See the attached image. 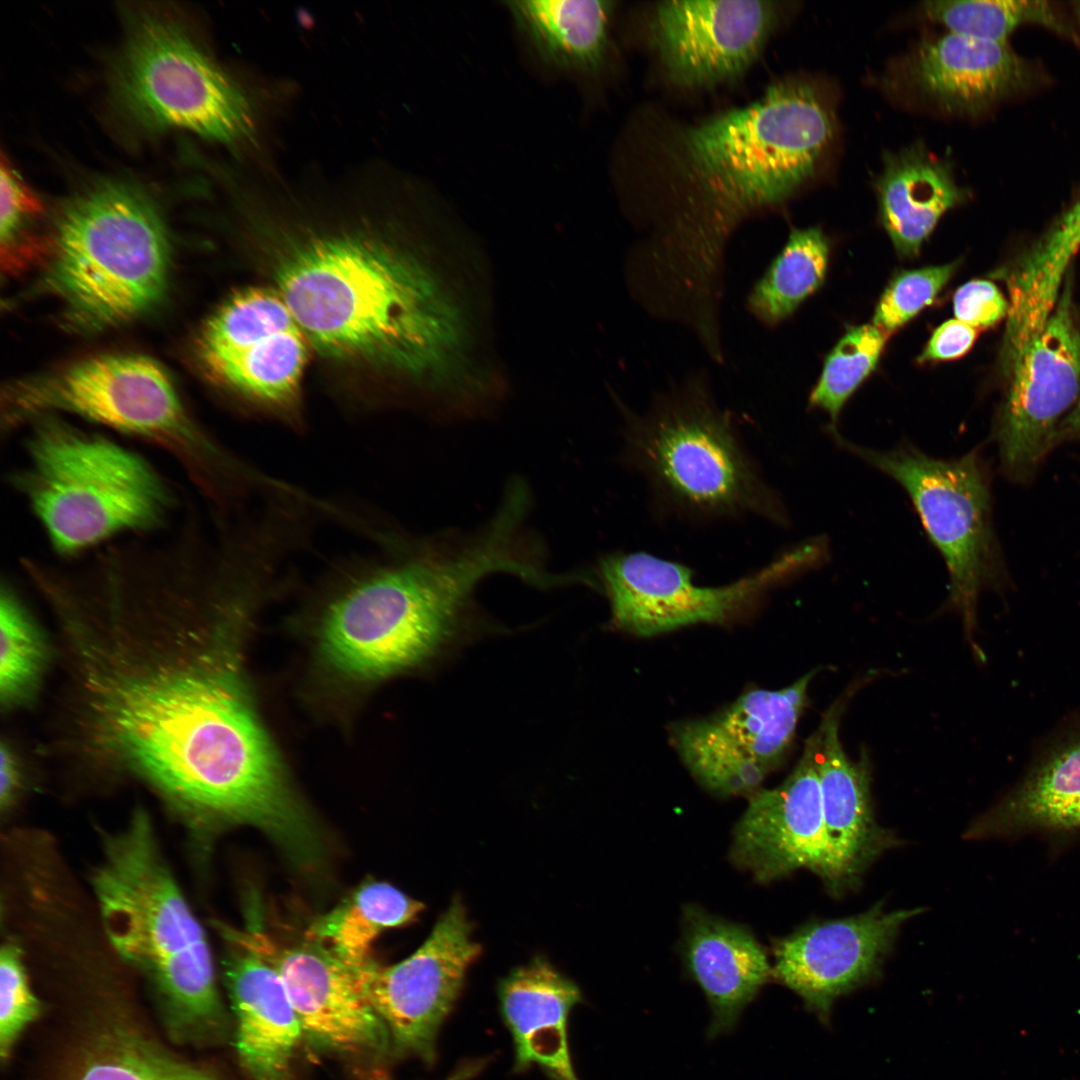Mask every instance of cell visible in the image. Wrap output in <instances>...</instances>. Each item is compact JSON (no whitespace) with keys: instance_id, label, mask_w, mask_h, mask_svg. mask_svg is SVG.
Listing matches in <instances>:
<instances>
[{"instance_id":"6da1fadb","label":"cell","mask_w":1080,"mask_h":1080,"mask_svg":"<svg viewBox=\"0 0 1080 1080\" xmlns=\"http://www.w3.org/2000/svg\"><path fill=\"white\" fill-rule=\"evenodd\" d=\"M492 280L478 241L443 225L414 244L312 236L276 268L280 295L321 354L396 373L447 420L486 416L508 391Z\"/></svg>"},{"instance_id":"7a4b0ae2","label":"cell","mask_w":1080,"mask_h":1080,"mask_svg":"<svg viewBox=\"0 0 1080 1080\" xmlns=\"http://www.w3.org/2000/svg\"><path fill=\"white\" fill-rule=\"evenodd\" d=\"M173 633L135 649L113 632L78 644L94 744L183 807L206 818L231 813L267 783L273 749L230 672L184 640L182 590H166Z\"/></svg>"},{"instance_id":"3957f363","label":"cell","mask_w":1080,"mask_h":1080,"mask_svg":"<svg viewBox=\"0 0 1080 1080\" xmlns=\"http://www.w3.org/2000/svg\"><path fill=\"white\" fill-rule=\"evenodd\" d=\"M376 543L375 552L333 567L320 618L325 656L357 677L391 675L441 654L479 582L497 573L519 578L528 564L518 532L498 517L468 533L384 531Z\"/></svg>"},{"instance_id":"277c9868","label":"cell","mask_w":1080,"mask_h":1080,"mask_svg":"<svg viewBox=\"0 0 1080 1080\" xmlns=\"http://www.w3.org/2000/svg\"><path fill=\"white\" fill-rule=\"evenodd\" d=\"M835 132L831 97L803 79L778 81L754 102L683 129V161L704 200L673 252L678 265L720 279L732 229L813 177Z\"/></svg>"},{"instance_id":"5b68a950","label":"cell","mask_w":1080,"mask_h":1080,"mask_svg":"<svg viewBox=\"0 0 1080 1080\" xmlns=\"http://www.w3.org/2000/svg\"><path fill=\"white\" fill-rule=\"evenodd\" d=\"M68 413L165 452L211 510H226L252 489L257 470L190 414L169 376L151 358L107 354L9 384L1 396V434Z\"/></svg>"},{"instance_id":"8992f818","label":"cell","mask_w":1080,"mask_h":1080,"mask_svg":"<svg viewBox=\"0 0 1080 1080\" xmlns=\"http://www.w3.org/2000/svg\"><path fill=\"white\" fill-rule=\"evenodd\" d=\"M25 428L24 461L9 483L57 555L72 558L120 535L160 532L179 509L169 481L118 442L56 415Z\"/></svg>"},{"instance_id":"52a82bcc","label":"cell","mask_w":1080,"mask_h":1080,"mask_svg":"<svg viewBox=\"0 0 1080 1080\" xmlns=\"http://www.w3.org/2000/svg\"><path fill=\"white\" fill-rule=\"evenodd\" d=\"M92 882L112 945L152 980L175 1025L202 1033L220 1029L224 1007L205 933L144 812L106 838Z\"/></svg>"},{"instance_id":"ba28073f","label":"cell","mask_w":1080,"mask_h":1080,"mask_svg":"<svg viewBox=\"0 0 1080 1080\" xmlns=\"http://www.w3.org/2000/svg\"><path fill=\"white\" fill-rule=\"evenodd\" d=\"M626 419L625 458L671 513L701 522L750 515L788 523L730 413L703 383L692 381Z\"/></svg>"},{"instance_id":"9c48e42d","label":"cell","mask_w":1080,"mask_h":1080,"mask_svg":"<svg viewBox=\"0 0 1080 1080\" xmlns=\"http://www.w3.org/2000/svg\"><path fill=\"white\" fill-rule=\"evenodd\" d=\"M45 283L69 321L96 331L149 311L167 283L169 241L153 203L104 182L70 200L55 227Z\"/></svg>"},{"instance_id":"30bf717a","label":"cell","mask_w":1080,"mask_h":1080,"mask_svg":"<svg viewBox=\"0 0 1080 1080\" xmlns=\"http://www.w3.org/2000/svg\"><path fill=\"white\" fill-rule=\"evenodd\" d=\"M112 90L124 112L146 127L186 129L227 144L253 131L244 92L166 17L145 15L133 24Z\"/></svg>"},{"instance_id":"8fae6325","label":"cell","mask_w":1080,"mask_h":1080,"mask_svg":"<svg viewBox=\"0 0 1080 1080\" xmlns=\"http://www.w3.org/2000/svg\"><path fill=\"white\" fill-rule=\"evenodd\" d=\"M842 449L888 475L905 490L949 574L947 606L971 639L980 591L994 578L989 484L978 454L939 459L911 444L878 451L828 429Z\"/></svg>"},{"instance_id":"7c38bea8","label":"cell","mask_w":1080,"mask_h":1080,"mask_svg":"<svg viewBox=\"0 0 1080 1080\" xmlns=\"http://www.w3.org/2000/svg\"><path fill=\"white\" fill-rule=\"evenodd\" d=\"M825 553L820 540H809L722 586H700L688 566L643 551L603 555L592 576L609 600L613 624L648 637L732 620L751 610L774 586L813 567Z\"/></svg>"},{"instance_id":"4fadbf2b","label":"cell","mask_w":1080,"mask_h":1080,"mask_svg":"<svg viewBox=\"0 0 1080 1080\" xmlns=\"http://www.w3.org/2000/svg\"><path fill=\"white\" fill-rule=\"evenodd\" d=\"M472 930L464 904L455 897L424 943L406 959L384 965L371 956L349 966L387 1028L393 1056L413 1057L426 1064L435 1060L441 1026L461 993L469 967L481 953Z\"/></svg>"},{"instance_id":"5bb4252c","label":"cell","mask_w":1080,"mask_h":1080,"mask_svg":"<svg viewBox=\"0 0 1080 1080\" xmlns=\"http://www.w3.org/2000/svg\"><path fill=\"white\" fill-rule=\"evenodd\" d=\"M307 341L279 292L246 288L204 324L198 353L218 383L295 425Z\"/></svg>"},{"instance_id":"9a60e30c","label":"cell","mask_w":1080,"mask_h":1080,"mask_svg":"<svg viewBox=\"0 0 1080 1080\" xmlns=\"http://www.w3.org/2000/svg\"><path fill=\"white\" fill-rule=\"evenodd\" d=\"M279 974L298 1016L304 1043L350 1062L393 1056L387 1028L356 984L350 967L313 940L283 947L262 931H230Z\"/></svg>"},{"instance_id":"2e32d148","label":"cell","mask_w":1080,"mask_h":1080,"mask_svg":"<svg viewBox=\"0 0 1080 1080\" xmlns=\"http://www.w3.org/2000/svg\"><path fill=\"white\" fill-rule=\"evenodd\" d=\"M1009 374L996 439L1005 472L1024 478L1057 442L1059 420L1080 396V328L1069 284Z\"/></svg>"},{"instance_id":"e0dca14e","label":"cell","mask_w":1080,"mask_h":1080,"mask_svg":"<svg viewBox=\"0 0 1080 1080\" xmlns=\"http://www.w3.org/2000/svg\"><path fill=\"white\" fill-rule=\"evenodd\" d=\"M818 743L817 729L780 785L759 788L749 795L748 806L736 825L731 859L760 882L806 868L820 876L832 892L842 890L824 832Z\"/></svg>"},{"instance_id":"ac0fdd59","label":"cell","mask_w":1080,"mask_h":1080,"mask_svg":"<svg viewBox=\"0 0 1080 1080\" xmlns=\"http://www.w3.org/2000/svg\"><path fill=\"white\" fill-rule=\"evenodd\" d=\"M777 19L774 2L664 1L650 19L652 44L669 78L689 88L736 78L759 56Z\"/></svg>"},{"instance_id":"d6986e66","label":"cell","mask_w":1080,"mask_h":1080,"mask_svg":"<svg viewBox=\"0 0 1080 1080\" xmlns=\"http://www.w3.org/2000/svg\"><path fill=\"white\" fill-rule=\"evenodd\" d=\"M921 911L888 912L876 904L847 918L809 923L775 943L772 976L824 1014L879 969L901 926Z\"/></svg>"},{"instance_id":"ffe728a7","label":"cell","mask_w":1080,"mask_h":1080,"mask_svg":"<svg viewBox=\"0 0 1080 1080\" xmlns=\"http://www.w3.org/2000/svg\"><path fill=\"white\" fill-rule=\"evenodd\" d=\"M898 79L944 112L976 115L1031 88L1038 71L1008 42L947 33L921 42L903 60Z\"/></svg>"},{"instance_id":"44dd1931","label":"cell","mask_w":1080,"mask_h":1080,"mask_svg":"<svg viewBox=\"0 0 1080 1080\" xmlns=\"http://www.w3.org/2000/svg\"><path fill=\"white\" fill-rule=\"evenodd\" d=\"M1080 835V721L1055 735L1025 775L966 831L970 840Z\"/></svg>"},{"instance_id":"7402d4cb","label":"cell","mask_w":1080,"mask_h":1080,"mask_svg":"<svg viewBox=\"0 0 1080 1080\" xmlns=\"http://www.w3.org/2000/svg\"><path fill=\"white\" fill-rule=\"evenodd\" d=\"M846 699L842 696L825 712L816 759L824 832L842 890L894 842L874 818L866 752L854 761L843 750L839 724Z\"/></svg>"},{"instance_id":"603a6c76","label":"cell","mask_w":1080,"mask_h":1080,"mask_svg":"<svg viewBox=\"0 0 1080 1080\" xmlns=\"http://www.w3.org/2000/svg\"><path fill=\"white\" fill-rule=\"evenodd\" d=\"M225 981L235 1024V1050L249 1080H293L302 1028L275 968L239 946Z\"/></svg>"},{"instance_id":"cb8c5ba5","label":"cell","mask_w":1080,"mask_h":1080,"mask_svg":"<svg viewBox=\"0 0 1080 1080\" xmlns=\"http://www.w3.org/2000/svg\"><path fill=\"white\" fill-rule=\"evenodd\" d=\"M581 998L578 986L541 957L514 968L499 982V1006L512 1038L515 1070L537 1066L552 1080H580L571 1059L568 1022Z\"/></svg>"},{"instance_id":"d4e9b609","label":"cell","mask_w":1080,"mask_h":1080,"mask_svg":"<svg viewBox=\"0 0 1080 1080\" xmlns=\"http://www.w3.org/2000/svg\"><path fill=\"white\" fill-rule=\"evenodd\" d=\"M684 957L710 1006V1038L730 1032L772 976L766 952L747 929L695 907L685 912Z\"/></svg>"},{"instance_id":"484cf974","label":"cell","mask_w":1080,"mask_h":1080,"mask_svg":"<svg viewBox=\"0 0 1080 1080\" xmlns=\"http://www.w3.org/2000/svg\"><path fill=\"white\" fill-rule=\"evenodd\" d=\"M875 187L882 225L906 257L916 256L940 218L967 198L951 163L920 142L887 153Z\"/></svg>"},{"instance_id":"4316f807","label":"cell","mask_w":1080,"mask_h":1080,"mask_svg":"<svg viewBox=\"0 0 1080 1080\" xmlns=\"http://www.w3.org/2000/svg\"><path fill=\"white\" fill-rule=\"evenodd\" d=\"M519 30L547 63L592 71L606 54L613 2L512 0L506 2Z\"/></svg>"},{"instance_id":"83f0119b","label":"cell","mask_w":1080,"mask_h":1080,"mask_svg":"<svg viewBox=\"0 0 1080 1080\" xmlns=\"http://www.w3.org/2000/svg\"><path fill=\"white\" fill-rule=\"evenodd\" d=\"M816 673L810 671L780 690H749L712 716L728 743L767 775L782 763L793 743Z\"/></svg>"},{"instance_id":"f1b7e54d","label":"cell","mask_w":1080,"mask_h":1080,"mask_svg":"<svg viewBox=\"0 0 1080 1080\" xmlns=\"http://www.w3.org/2000/svg\"><path fill=\"white\" fill-rule=\"evenodd\" d=\"M423 903L385 882H367L332 911L316 919L306 939L326 946L348 966L371 957V946L385 930L414 921Z\"/></svg>"},{"instance_id":"f546056e","label":"cell","mask_w":1080,"mask_h":1080,"mask_svg":"<svg viewBox=\"0 0 1080 1080\" xmlns=\"http://www.w3.org/2000/svg\"><path fill=\"white\" fill-rule=\"evenodd\" d=\"M828 259L829 245L819 228L794 229L750 290L748 311L765 325L780 323L820 287Z\"/></svg>"},{"instance_id":"4dcf8cb0","label":"cell","mask_w":1080,"mask_h":1080,"mask_svg":"<svg viewBox=\"0 0 1080 1080\" xmlns=\"http://www.w3.org/2000/svg\"><path fill=\"white\" fill-rule=\"evenodd\" d=\"M72 1080H220L158 1048L142 1035L115 1028L95 1039Z\"/></svg>"},{"instance_id":"1f68e13d","label":"cell","mask_w":1080,"mask_h":1080,"mask_svg":"<svg viewBox=\"0 0 1080 1080\" xmlns=\"http://www.w3.org/2000/svg\"><path fill=\"white\" fill-rule=\"evenodd\" d=\"M1066 9L1056 2L1012 0H937L923 4L924 14L949 33L1007 43L1020 26L1038 24L1073 35Z\"/></svg>"},{"instance_id":"d6a6232c","label":"cell","mask_w":1080,"mask_h":1080,"mask_svg":"<svg viewBox=\"0 0 1080 1080\" xmlns=\"http://www.w3.org/2000/svg\"><path fill=\"white\" fill-rule=\"evenodd\" d=\"M671 738L692 775L718 795H750L767 776L727 742L712 717L674 726Z\"/></svg>"},{"instance_id":"836d02e7","label":"cell","mask_w":1080,"mask_h":1080,"mask_svg":"<svg viewBox=\"0 0 1080 1080\" xmlns=\"http://www.w3.org/2000/svg\"><path fill=\"white\" fill-rule=\"evenodd\" d=\"M46 648L36 624L9 582L0 597V698L16 704L39 680Z\"/></svg>"},{"instance_id":"e575fe53","label":"cell","mask_w":1080,"mask_h":1080,"mask_svg":"<svg viewBox=\"0 0 1080 1080\" xmlns=\"http://www.w3.org/2000/svg\"><path fill=\"white\" fill-rule=\"evenodd\" d=\"M886 336L874 325L847 330L825 360L810 405L827 412L835 422L846 401L876 367Z\"/></svg>"},{"instance_id":"d590c367","label":"cell","mask_w":1080,"mask_h":1080,"mask_svg":"<svg viewBox=\"0 0 1080 1080\" xmlns=\"http://www.w3.org/2000/svg\"><path fill=\"white\" fill-rule=\"evenodd\" d=\"M956 267L957 263H950L897 274L876 307L874 326L888 334L907 323L935 299Z\"/></svg>"},{"instance_id":"8d00e7d4","label":"cell","mask_w":1080,"mask_h":1080,"mask_svg":"<svg viewBox=\"0 0 1080 1080\" xmlns=\"http://www.w3.org/2000/svg\"><path fill=\"white\" fill-rule=\"evenodd\" d=\"M40 1013L19 949L5 944L0 954V1054L7 1058L23 1030Z\"/></svg>"},{"instance_id":"74e56055","label":"cell","mask_w":1080,"mask_h":1080,"mask_svg":"<svg viewBox=\"0 0 1080 1080\" xmlns=\"http://www.w3.org/2000/svg\"><path fill=\"white\" fill-rule=\"evenodd\" d=\"M1080 248V198L1028 252L1031 268L1049 281L1063 279Z\"/></svg>"},{"instance_id":"f35d334b","label":"cell","mask_w":1080,"mask_h":1080,"mask_svg":"<svg viewBox=\"0 0 1080 1080\" xmlns=\"http://www.w3.org/2000/svg\"><path fill=\"white\" fill-rule=\"evenodd\" d=\"M1 213L0 234L2 249L9 248L23 222L43 210L40 199L23 182L4 154L0 168Z\"/></svg>"},{"instance_id":"ab89813d","label":"cell","mask_w":1080,"mask_h":1080,"mask_svg":"<svg viewBox=\"0 0 1080 1080\" xmlns=\"http://www.w3.org/2000/svg\"><path fill=\"white\" fill-rule=\"evenodd\" d=\"M957 320L978 329L987 328L1008 314L1009 303L997 286L987 280H972L957 289L953 298Z\"/></svg>"},{"instance_id":"60d3db41","label":"cell","mask_w":1080,"mask_h":1080,"mask_svg":"<svg viewBox=\"0 0 1080 1080\" xmlns=\"http://www.w3.org/2000/svg\"><path fill=\"white\" fill-rule=\"evenodd\" d=\"M977 329L957 319L948 320L932 334L919 357L920 362L952 360L964 355L973 345Z\"/></svg>"},{"instance_id":"b9f144b4","label":"cell","mask_w":1080,"mask_h":1080,"mask_svg":"<svg viewBox=\"0 0 1080 1080\" xmlns=\"http://www.w3.org/2000/svg\"><path fill=\"white\" fill-rule=\"evenodd\" d=\"M0 754V800L2 806H4L8 805L12 801L16 793L19 774L16 766V760L12 752L5 744H2Z\"/></svg>"},{"instance_id":"7bdbcfd3","label":"cell","mask_w":1080,"mask_h":1080,"mask_svg":"<svg viewBox=\"0 0 1080 1080\" xmlns=\"http://www.w3.org/2000/svg\"><path fill=\"white\" fill-rule=\"evenodd\" d=\"M1071 437H1080V396L1057 430V441Z\"/></svg>"},{"instance_id":"ee69618b","label":"cell","mask_w":1080,"mask_h":1080,"mask_svg":"<svg viewBox=\"0 0 1080 1080\" xmlns=\"http://www.w3.org/2000/svg\"><path fill=\"white\" fill-rule=\"evenodd\" d=\"M477 1071L478 1069L475 1064L467 1063L458 1067L445 1080H468L473 1077Z\"/></svg>"},{"instance_id":"f6af8a7d","label":"cell","mask_w":1080,"mask_h":1080,"mask_svg":"<svg viewBox=\"0 0 1080 1080\" xmlns=\"http://www.w3.org/2000/svg\"><path fill=\"white\" fill-rule=\"evenodd\" d=\"M687 211H688V210H687ZM687 211H686V212H687ZM686 212H685V213H686ZM685 213H684V214H685ZM684 214H683V215H684ZM680 217H681V216H680ZM680 217H679V218H680ZM679 218H678V219H679ZM678 219H677V220H678ZM675 221H676V220H675ZM675 221H674V222H675ZM674 222H673V223H674ZM673 223H672V224H673ZM670 225H671V224H670ZM670 225H669V226H670ZM669 226H668V227H669ZM663 231H664V230H663ZM659 234H660V233H659ZM656 236H657V235H656Z\"/></svg>"}]
</instances>
